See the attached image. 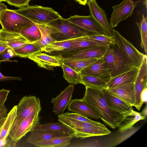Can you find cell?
<instances>
[{
  "label": "cell",
  "instance_id": "52a82bcc",
  "mask_svg": "<svg viewBox=\"0 0 147 147\" xmlns=\"http://www.w3.org/2000/svg\"><path fill=\"white\" fill-rule=\"evenodd\" d=\"M33 22L14 10L7 8L0 13V23L2 28L7 31L20 33L23 29Z\"/></svg>",
  "mask_w": 147,
  "mask_h": 147
},
{
  "label": "cell",
  "instance_id": "603a6c76",
  "mask_svg": "<svg viewBox=\"0 0 147 147\" xmlns=\"http://www.w3.org/2000/svg\"><path fill=\"white\" fill-rule=\"evenodd\" d=\"M30 132L31 134L26 141L32 144L37 142L48 140L56 137L68 136L74 134L73 132L63 133L45 131H34Z\"/></svg>",
  "mask_w": 147,
  "mask_h": 147
},
{
  "label": "cell",
  "instance_id": "ba28073f",
  "mask_svg": "<svg viewBox=\"0 0 147 147\" xmlns=\"http://www.w3.org/2000/svg\"><path fill=\"white\" fill-rule=\"evenodd\" d=\"M115 44L126 59L134 66L139 68L144 55L139 52L129 41L117 31L114 30Z\"/></svg>",
  "mask_w": 147,
  "mask_h": 147
},
{
  "label": "cell",
  "instance_id": "8992f818",
  "mask_svg": "<svg viewBox=\"0 0 147 147\" xmlns=\"http://www.w3.org/2000/svg\"><path fill=\"white\" fill-rule=\"evenodd\" d=\"M16 106L17 116L8 136L12 141L16 131L22 121L33 110H41L39 98L34 96H24Z\"/></svg>",
  "mask_w": 147,
  "mask_h": 147
},
{
  "label": "cell",
  "instance_id": "3957f363",
  "mask_svg": "<svg viewBox=\"0 0 147 147\" xmlns=\"http://www.w3.org/2000/svg\"><path fill=\"white\" fill-rule=\"evenodd\" d=\"M45 25L50 30L51 36L57 41L76 38L94 34L62 17Z\"/></svg>",
  "mask_w": 147,
  "mask_h": 147
},
{
  "label": "cell",
  "instance_id": "5b68a950",
  "mask_svg": "<svg viewBox=\"0 0 147 147\" xmlns=\"http://www.w3.org/2000/svg\"><path fill=\"white\" fill-rule=\"evenodd\" d=\"M37 24L46 25L62 17L52 8L41 6L28 5L14 10Z\"/></svg>",
  "mask_w": 147,
  "mask_h": 147
},
{
  "label": "cell",
  "instance_id": "f1b7e54d",
  "mask_svg": "<svg viewBox=\"0 0 147 147\" xmlns=\"http://www.w3.org/2000/svg\"><path fill=\"white\" fill-rule=\"evenodd\" d=\"M35 24L40 30L41 36L39 40L34 43L41 48L43 52L47 47L56 41L51 36L50 30L45 25Z\"/></svg>",
  "mask_w": 147,
  "mask_h": 147
},
{
  "label": "cell",
  "instance_id": "83f0119b",
  "mask_svg": "<svg viewBox=\"0 0 147 147\" xmlns=\"http://www.w3.org/2000/svg\"><path fill=\"white\" fill-rule=\"evenodd\" d=\"M17 107L14 106L7 114L5 121L0 127V139L6 138L17 116Z\"/></svg>",
  "mask_w": 147,
  "mask_h": 147
},
{
  "label": "cell",
  "instance_id": "f907efd6",
  "mask_svg": "<svg viewBox=\"0 0 147 147\" xmlns=\"http://www.w3.org/2000/svg\"></svg>",
  "mask_w": 147,
  "mask_h": 147
},
{
  "label": "cell",
  "instance_id": "e575fe53",
  "mask_svg": "<svg viewBox=\"0 0 147 147\" xmlns=\"http://www.w3.org/2000/svg\"><path fill=\"white\" fill-rule=\"evenodd\" d=\"M141 37V46L143 48L145 55L147 53V17L142 15V19L140 22H136Z\"/></svg>",
  "mask_w": 147,
  "mask_h": 147
},
{
  "label": "cell",
  "instance_id": "277c9868",
  "mask_svg": "<svg viewBox=\"0 0 147 147\" xmlns=\"http://www.w3.org/2000/svg\"><path fill=\"white\" fill-rule=\"evenodd\" d=\"M103 57L111 78L136 67L126 59L115 44L109 45Z\"/></svg>",
  "mask_w": 147,
  "mask_h": 147
},
{
  "label": "cell",
  "instance_id": "4fadbf2b",
  "mask_svg": "<svg viewBox=\"0 0 147 147\" xmlns=\"http://www.w3.org/2000/svg\"><path fill=\"white\" fill-rule=\"evenodd\" d=\"M41 110H33L20 124L16 131L13 141L17 143L28 132L38 124L40 123L39 113Z\"/></svg>",
  "mask_w": 147,
  "mask_h": 147
},
{
  "label": "cell",
  "instance_id": "f6af8a7d",
  "mask_svg": "<svg viewBox=\"0 0 147 147\" xmlns=\"http://www.w3.org/2000/svg\"><path fill=\"white\" fill-rule=\"evenodd\" d=\"M147 88L144 90L141 94V99L143 103L147 102Z\"/></svg>",
  "mask_w": 147,
  "mask_h": 147
},
{
  "label": "cell",
  "instance_id": "9a60e30c",
  "mask_svg": "<svg viewBox=\"0 0 147 147\" xmlns=\"http://www.w3.org/2000/svg\"><path fill=\"white\" fill-rule=\"evenodd\" d=\"M66 19L71 22L93 33L105 34L101 27L90 15L88 16L76 15L71 16Z\"/></svg>",
  "mask_w": 147,
  "mask_h": 147
},
{
  "label": "cell",
  "instance_id": "8d00e7d4",
  "mask_svg": "<svg viewBox=\"0 0 147 147\" xmlns=\"http://www.w3.org/2000/svg\"><path fill=\"white\" fill-rule=\"evenodd\" d=\"M65 117L78 121L90 123H95L96 121L90 119L88 117L76 113H70L68 112L61 114Z\"/></svg>",
  "mask_w": 147,
  "mask_h": 147
},
{
  "label": "cell",
  "instance_id": "60d3db41",
  "mask_svg": "<svg viewBox=\"0 0 147 147\" xmlns=\"http://www.w3.org/2000/svg\"><path fill=\"white\" fill-rule=\"evenodd\" d=\"M16 144L8 136L0 139V147H16Z\"/></svg>",
  "mask_w": 147,
  "mask_h": 147
},
{
  "label": "cell",
  "instance_id": "d590c367",
  "mask_svg": "<svg viewBox=\"0 0 147 147\" xmlns=\"http://www.w3.org/2000/svg\"><path fill=\"white\" fill-rule=\"evenodd\" d=\"M88 36L96 40L107 43L109 45H115V40L113 37H111L104 34H92Z\"/></svg>",
  "mask_w": 147,
  "mask_h": 147
},
{
  "label": "cell",
  "instance_id": "7c38bea8",
  "mask_svg": "<svg viewBox=\"0 0 147 147\" xmlns=\"http://www.w3.org/2000/svg\"><path fill=\"white\" fill-rule=\"evenodd\" d=\"M80 73L82 75L98 77L107 83L111 78L108 67L103 57L85 68Z\"/></svg>",
  "mask_w": 147,
  "mask_h": 147
},
{
  "label": "cell",
  "instance_id": "f35d334b",
  "mask_svg": "<svg viewBox=\"0 0 147 147\" xmlns=\"http://www.w3.org/2000/svg\"><path fill=\"white\" fill-rule=\"evenodd\" d=\"M16 56L14 51L9 48L5 50L0 55V61L1 62L9 61V59Z\"/></svg>",
  "mask_w": 147,
  "mask_h": 147
},
{
  "label": "cell",
  "instance_id": "74e56055",
  "mask_svg": "<svg viewBox=\"0 0 147 147\" xmlns=\"http://www.w3.org/2000/svg\"><path fill=\"white\" fill-rule=\"evenodd\" d=\"M30 1V0H4V1L7 2L10 5L21 8L29 5V3Z\"/></svg>",
  "mask_w": 147,
  "mask_h": 147
},
{
  "label": "cell",
  "instance_id": "4316f807",
  "mask_svg": "<svg viewBox=\"0 0 147 147\" xmlns=\"http://www.w3.org/2000/svg\"><path fill=\"white\" fill-rule=\"evenodd\" d=\"M45 131L63 133L72 132L68 127L59 121L58 122L51 123L38 124L31 131Z\"/></svg>",
  "mask_w": 147,
  "mask_h": 147
},
{
  "label": "cell",
  "instance_id": "1f68e13d",
  "mask_svg": "<svg viewBox=\"0 0 147 147\" xmlns=\"http://www.w3.org/2000/svg\"><path fill=\"white\" fill-rule=\"evenodd\" d=\"M20 34L30 43L38 40L41 36L39 28L34 22L23 29Z\"/></svg>",
  "mask_w": 147,
  "mask_h": 147
},
{
  "label": "cell",
  "instance_id": "cb8c5ba5",
  "mask_svg": "<svg viewBox=\"0 0 147 147\" xmlns=\"http://www.w3.org/2000/svg\"><path fill=\"white\" fill-rule=\"evenodd\" d=\"M56 56L58 57L61 63H63L78 73H80L83 69L99 59L94 58L82 59H66Z\"/></svg>",
  "mask_w": 147,
  "mask_h": 147
},
{
  "label": "cell",
  "instance_id": "681fc988",
  "mask_svg": "<svg viewBox=\"0 0 147 147\" xmlns=\"http://www.w3.org/2000/svg\"><path fill=\"white\" fill-rule=\"evenodd\" d=\"M4 0H0V2H1L2 1H4Z\"/></svg>",
  "mask_w": 147,
  "mask_h": 147
},
{
  "label": "cell",
  "instance_id": "bcb514c9",
  "mask_svg": "<svg viewBox=\"0 0 147 147\" xmlns=\"http://www.w3.org/2000/svg\"><path fill=\"white\" fill-rule=\"evenodd\" d=\"M7 6L5 4L0 2V13L2 10L7 9Z\"/></svg>",
  "mask_w": 147,
  "mask_h": 147
},
{
  "label": "cell",
  "instance_id": "7402d4cb",
  "mask_svg": "<svg viewBox=\"0 0 147 147\" xmlns=\"http://www.w3.org/2000/svg\"><path fill=\"white\" fill-rule=\"evenodd\" d=\"M109 45L107 43L93 39L90 38L88 35L79 38L68 49L54 54L82 49L93 47L107 46Z\"/></svg>",
  "mask_w": 147,
  "mask_h": 147
},
{
  "label": "cell",
  "instance_id": "44dd1931",
  "mask_svg": "<svg viewBox=\"0 0 147 147\" xmlns=\"http://www.w3.org/2000/svg\"><path fill=\"white\" fill-rule=\"evenodd\" d=\"M139 68H134L116 76L112 77L107 83V88H114L134 83Z\"/></svg>",
  "mask_w": 147,
  "mask_h": 147
},
{
  "label": "cell",
  "instance_id": "ffe728a7",
  "mask_svg": "<svg viewBox=\"0 0 147 147\" xmlns=\"http://www.w3.org/2000/svg\"><path fill=\"white\" fill-rule=\"evenodd\" d=\"M101 89L108 104L116 110L126 115L131 113L133 110L132 106L114 95L108 88Z\"/></svg>",
  "mask_w": 147,
  "mask_h": 147
},
{
  "label": "cell",
  "instance_id": "ee69618b",
  "mask_svg": "<svg viewBox=\"0 0 147 147\" xmlns=\"http://www.w3.org/2000/svg\"><path fill=\"white\" fill-rule=\"evenodd\" d=\"M7 109L5 106L0 108V119L7 115Z\"/></svg>",
  "mask_w": 147,
  "mask_h": 147
},
{
  "label": "cell",
  "instance_id": "d4e9b609",
  "mask_svg": "<svg viewBox=\"0 0 147 147\" xmlns=\"http://www.w3.org/2000/svg\"><path fill=\"white\" fill-rule=\"evenodd\" d=\"M146 117L141 113L133 110L131 113L125 116L118 126V131L124 133L131 129L138 121L145 120Z\"/></svg>",
  "mask_w": 147,
  "mask_h": 147
},
{
  "label": "cell",
  "instance_id": "ab89813d",
  "mask_svg": "<svg viewBox=\"0 0 147 147\" xmlns=\"http://www.w3.org/2000/svg\"><path fill=\"white\" fill-rule=\"evenodd\" d=\"M10 90L2 89L0 90V108L5 107L4 103L6 101L7 96Z\"/></svg>",
  "mask_w": 147,
  "mask_h": 147
},
{
  "label": "cell",
  "instance_id": "484cf974",
  "mask_svg": "<svg viewBox=\"0 0 147 147\" xmlns=\"http://www.w3.org/2000/svg\"><path fill=\"white\" fill-rule=\"evenodd\" d=\"M75 134L66 136L56 137L47 140L35 142L32 144L39 147H65L70 144L71 140L74 137Z\"/></svg>",
  "mask_w": 147,
  "mask_h": 147
},
{
  "label": "cell",
  "instance_id": "7bdbcfd3",
  "mask_svg": "<svg viewBox=\"0 0 147 147\" xmlns=\"http://www.w3.org/2000/svg\"><path fill=\"white\" fill-rule=\"evenodd\" d=\"M9 48L6 43L0 40V56L3 52Z\"/></svg>",
  "mask_w": 147,
  "mask_h": 147
},
{
  "label": "cell",
  "instance_id": "7a4b0ae2",
  "mask_svg": "<svg viewBox=\"0 0 147 147\" xmlns=\"http://www.w3.org/2000/svg\"><path fill=\"white\" fill-rule=\"evenodd\" d=\"M58 121L68 127L75 134L74 137L83 139L87 138L109 134L111 131L104 124L96 121L90 123L78 121L58 115Z\"/></svg>",
  "mask_w": 147,
  "mask_h": 147
},
{
  "label": "cell",
  "instance_id": "f546056e",
  "mask_svg": "<svg viewBox=\"0 0 147 147\" xmlns=\"http://www.w3.org/2000/svg\"><path fill=\"white\" fill-rule=\"evenodd\" d=\"M16 56L22 58L28 57L42 52L41 48L34 42L27 43L14 50Z\"/></svg>",
  "mask_w": 147,
  "mask_h": 147
},
{
  "label": "cell",
  "instance_id": "c3c4849f",
  "mask_svg": "<svg viewBox=\"0 0 147 147\" xmlns=\"http://www.w3.org/2000/svg\"><path fill=\"white\" fill-rule=\"evenodd\" d=\"M6 116L0 119V127L3 124L6 118Z\"/></svg>",
  "mask_w": 147,
  "mask_h": 147
},
{
  "label": "cell",
  "instance_id": "5bb4252c",
  "mask_svg": "<svg viewBox=\"0 0 147 147\" xmlns=\"http://www.w3.org/2000/svg\"><path fill=\"white\" fill-rule=\"evenodd\" d=\"M74 84H71L65 88L55 98L51 99L53 105V112L55 115H60L64 112L70 102L74 89Z\"/></svg>",
  "mask_w": 147,
  "mask_h": 147
},
{
  "label": "cell",
  "instance_id": "836d02e7",
  "mask_svg": "<svg viewBox=\"0 0 147 147\" xmlns=\"http://www.w3.org/2000/svg\"><path fill=\"white\" fill-rule=\"evenodd\" d=\"M81 76V84L86 86L100 89L107 88V83L98 77L82 75Z\"/></svg>",
  "mask_w": 147,
  "mask_h": 147
},
{
  "label": "cell",
  "instance_id": "d6986e66",
  "mask_svg": "<svg viewBox=\"0 0 147 147\" xmlns=\"http://www.w3.org/2000/svg\"><path fill=\"white\" fill-rule=\"evenodd\" d=\"M0 40L14 51L29 42L21 34L0 29Z\"/></svg>",
  "mask_w": 147,
  "mask_h": 147
},
{
  "label": "cell",
  "instance_id": "30bf717a",
  "mask_svg": "<svg viewBox=\"0 0 147 147\" xmlns=\"http://www.w3.org/2000/svg\"><path fill=\"white\" fill-rule=\"evenodd\" d=\"M109 46H100L67 52L55 53L60 57L66 59H88L102 57Z\"/></svg>",
  "mask_w": 147,
  "mask_h": 147
},
{
  "label": "cell",
  "instance_id": "9c48e42d",
  "mask_svg": "<svg viewBox=\"0 0 147 147\" xmlns=\"http://www.w3.org/2000/svg\"><path fill=\"white\" fill-rule=\"evenodd\" d=\"M137 3L132 0H124L119 4L113 6V11L110 19L112 27H115L121 21L131 17Z\"/></svg>",
  "mask_w": 147,
  "mask_h": 147
},
{
  "label": "cell",
  "instance_id": "4dcf8cb0",
  "mask_svg": "<svg viewBox=\"0 0 147 147\" xmlns=\"http://www.w3.org/2000/svg\"><path fill=\"white\" fill-rule=\"evenodd\" d=\"M78 38L60 41H56L47 47L43 51L51 54H53L63 51L69 48Z\"/></svg>",
  "mask_w": 147,
  "mask_h": 147
},
{
  "label": "cell",
  "instance_id": "d6a6232c",
  "mask_svg": "<svg viewBox=\"0 0 147 147\" xmlns=\"http://www.w3.org/2000/svg\"><path fill=\"white\" fill-rule=\"evenodd\" d=\"M63 72V77L70 84H81V74L63 63H61L60 66Z\"/></svg>",
  "mask_w": 147,
  "mask_h": 147
},
{
  "label": "cell",
  "instance_id": "6da1fadb",
  "mask_svg": "<svg viewBox=\"0 0 147 147\" xmlns=\"http://www.w3.org/2000/svg\"><path fill=\"white\" fill-rule=\"evenodd\" d=\"M81 99L94 109L106 125L113 129L118 127L125 116L109 105L101 89L86 86L84 96Z\"/></svg>",
  "mask_w": 147,
  "mask_h": 147
},
{
  "label": "cell",
  "instance_id": "ac0fdd59",
  "mask_svg": "<svg viewBox=\"0 0 147 147\" xmlns=\"http://www.w3.org/2000/svg\"><path fill=\"white\" fill-rule=\"evenodd\" d=\"M28 58L33 61L39 67L49 70H53L54 68L61 65V62L57 56L44 53H39Z\"/></svg>",
  "mask_w": 147,
  "mask_h": 147
},
{
  "label": "cell",
  "instance_id": "e0dca14e",
  "mask_svg": "<svg viewBox=\"0 0 147 147\" xmlns=\"http://www.w3.org/2000/svg\"><path fill=\"white\" fill-rule=\"evenodd\" d=\"M108 89L114 95L127 105L135 107L134 83Z\"/></svg>",
  "mask_w": 147,
  "mask_h": 147
},
{
  "label": "cell",
  "instance_id": "8fae6325",
  "mask_svg": "<svg viewBox=\"0 0 147 147\" xmlns=\"http://www.w3.org/2000/svg\"><path fill=\"white\" fill-rule=\"evenodd\" d=\"M86 3L90 15L101 27L105 34L113 37L114 30L109 22L105 11L99 6L96 0H87Z\"/></svg>",
  "mask_w": 147,
  "mask_h": 147
},
{
  "label": "cell",
  "instance_id": "7dc6e473",
  "mask_svg": "<svg viewBox=\"0 0 147 147\" xmlns=\"http://www.w3.org/2000/svg\"><path fill=\"white\" fill-rule=\"evenodd\" d=\"M80 4L85 5L86 4L87 0H75Z\"/></svg>",
  "mask_w": 147,
  "mask_h": 147
},
{
  "label": "cell",
  "instance_id": "b9f144b4",
  "mask_svg": "<svg viewBox=\"0 0 147 147\" xmlns=\"http://www.w3.org/2000/svg\"><path fill=\"white\" fill-rule=\"evenodd\" d=\"M1 62L0 61V67ZM17 80L22 81V78L21 77H13L10 76H4L1 72L0 71V81H4L7 80Z\"/></svg>",
  "mask_w": 147,
  "mask_h": 147
},
{
  "label": "cell",
  "instance_id": "2e32d148",
  "mask_svg": "<svg viewBox=\"0 0 147 147\" xmlns=\"http://www.w3.org/2000/svg\"><path fill=\"white\" fill-rule=\"evenodd\" d=\"M69 111L84 116L96 119L100 118L94 109L86 101L81 99H71L67 106Z\"/></svg>",
  "mask_w": 147,
  "mask_h": 147
}]
</instances>
